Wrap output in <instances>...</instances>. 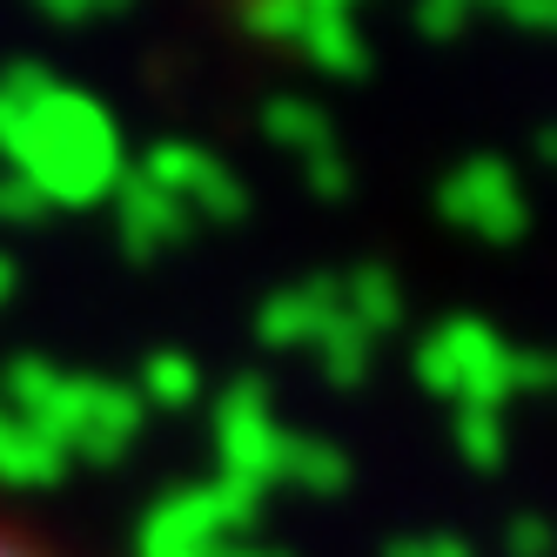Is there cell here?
I'll use <instances>...</instances> for the list:
<instances>
[{"label": "cell", "mask_w": 557, "mask_h": 557, "mask_svg": "<svg viewBox=\"0 0 557 557\" xmlns=\"http://www.w3.org/2000/svg\"><path fill=\"white\" fill-rule=\"evenodd\" d=\"M0 557H67L61 544H48L34 524H21V517L0 504Z\"/></svg>", "instance_id": "1"}]
</instances>
